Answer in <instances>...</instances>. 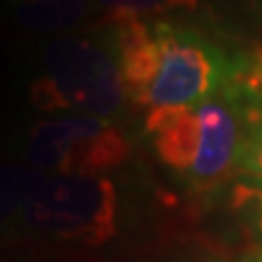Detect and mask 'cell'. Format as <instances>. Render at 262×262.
Returning a JSON list of instances; mask_svg holds the SVG:
<instances>
[{
    "label": "cell",
    "mask_w": 262,
    "mask_h": 262,
    "mask_svg": "<svg viewBox=\"0 0 262 262\" xmlns=\"http://www.w3.org/2000/svg\"><path fill=\"white\" fill-rule=\"evenodd\" d=\"M37 73L29 80V104L47 114H85L117 119L126 110L112 27L107 32H73L47 41Z\"/></svg>",
    "instance_id": "cell-1"
},
{
    "label": "cell",
    "mask_w": 262,
    "mask_h": 262,
    "mask_svg": "<svg viewBox=\"0 0 262 262\" xmlns=\"http://www.w3.org/2000/svg\"><path fill=\"white\" fill-rule=\"evenodd\" d=\"M143 129L160 163L192 185H214L235 170L241 117L226 95L189 107L146 112Z\"/></svg>",
    "instance_id": "cell-2"
},
{
    "label": "cell",
    "mask_w": 262,
    "mask_h": 262,
    "mask_svg": "<svg viewBox=\"0 0 262 262\" xmlns=\"http://www.w3.org/2000/svg\"><path fill=\"white\" fill-rule=\"evenodd\" d=\"M19 221L32 233L66 243L104 245L119 228V189L112 178L44 175Z\"/></svg>",
    "instance_id": "cell-3"
},
{
    "label": "cell",
    "mask_w": 262,
    "mask_h": 262,
    "mask_svg": "<svg viewBox=\"0 0 262 262\" xmlns=\"http://www.w3.org/2000/svg\"><path fill=\"white\" fill-rule=\"evenodd\" d=\"M156 29V71L139 107L175 110L224 95L235 75L238 61L196 29L170 19H153Z\"/></svg>",
    "instance_id": "cell-4"
},
{
    "label": "cell",
    "mask_w": 262,
    "mask_h": 262,
    "mask_svg": "<svg viewBox=\"0 0 262 262\" xmlns=\"http://www.w3.org/2000/svg\"><path fill=\"white\" fill-rule=\"evenodd\" d=\"M22 156L44 175L102 178L129 160L131 139L114 119L58 114L29 126Z\"/></svg>",
    "instance_id": "cell-5"
},
{
    "label": "cell",
    "mask_w": 262,
    "mask_h": 262,
    "mask_svg": "<svg viewBox=\"0 0 262 262\" xmlns=\"http://www.w3.org/2000/svg\"><path fill=\"white\" fill-rule=\"evenodd\" d=\"M12 22L27 34H73L95 10V0H5Z\"/></svg>",
    "instance_id": "cell-6"
},
{
    "label": "cell",
    "mask_w": 262,
    "mask_h": 262,
    "mask_svg": "<svg viewBox=\"0 0 262 262\" xmlns=\"http://www.w3.org/2000/svg\"><path fill=\"white\" fill-rule=\"evenodd\" d=\"M224 95L235 104L241 117V148L235 170L243 178L262 182V88L228 85Z\"/></svg>",
    "instance_id": "cell-7"
},
{
    "label": "cell",
    "mask_w": 262,
    "mask_h": 262,
    "mask_svg": "<svg viewBox=\"0 0 262 262\" xmlns=\"http://www.w3.org/2000/svg\"><path fill=\"white\" fill-rule=\"evenodd\" d=\"M44 172L29 168V165H15V163H0V228L19 221L22 209L32 189L39 185Z\"/></svg>",
    "instance_id": "cell-8"
},
{
    "label": "cell",
    "mask_w": 262,
    "mask_h": 262,
    "mask_svg": "<svg viewBox=\"0 0 262 262\" xmlns=\"http://www.w3.org/2000/svg\"><path fill=\"white\" fill-rule=\"evenodd\" d=\"M202 0H95L114 25L134 22V19H158L170 12L194 10Z\"/></svg>",
    "instance_id": "cell-9"
},
{
    "label": "cell",
    "mask_w": 262,
    "mask_h": 262,
    "mask_svg": "<svg viewBox=\"0 0 262 262\" xmlns=\"http://www.w3.org/2000/svg\"><path fill=\"white\" fill-rule=\"evenodd\" d=\"M231 204H233L235 214L241 216L253 231H257L262 235V182L260 180L243 178L241 182H235Z\"/></svg>",
    "instance_id": "cell-10"
},
{
    "label": "cell",
    "mask_w": 262,
    "mask_h": 262,
    "mask_svg": "<svg viewBox=\"0 0 262 262\" xmlns=\"http://www.w3.org/2000/svg\"><path fill=\"white\" fill-rule=\"evenodd\" d=\"M250 262H262V245L257 248V250H255L253 255H250Z\"/></svg>",
    "instance_id": "cell-11"
}]
</instances>
